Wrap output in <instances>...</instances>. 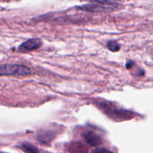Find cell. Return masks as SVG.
Returning a JSON list of instances; mask_svg holds the SVG:
<instances>
[{
    "label": "cell",
    "instance_id": "1",
    "mask_svg": "<svg viewBox=\"0 0 153 153\" xmlns=\"http://www.w3.org/2000/svg\"><path fill=\"white\" fill-rule=\"evenodd\" d=\"M31 73V69L24 65L4 64L0 67L1 76H26Z\"/></svg>",
    "mask_w": 153,
    "mask_h": 153
},
{
    "label": "cell",
    "instance_id": "2",
    "mask_svg": "<svg viewBox=\"0 0 153 153\" xmlns=\"http://www.w3.org/2000/svg\"><path fill=\"white\" fill-rule=\"evenodd\" d=\"M101 106V108L104 111L105 113L107 114L110 117L113 118V119H118L119 120H125L126 118H131V113L126 111L121 110V109H117L115 108H110L108 105H104L102 103L100 105Z\"/></svg>",
    "mask_w": 153,
    "mask_h": 153
},
{
    "label": "cell",
    "instance_id": "3",
    "mask_svg": "<svg viewBox=\"0 0 153 153\" xmlns=\"http://www.w3.org/2000/svg\"><path fill=\"white\" fill-rule=\"evenodd\" d=\"M42 41L38 38H31L22 43L18 48V51L21 53L35 50L41 46Z\"/></svg>",
    "mask_w": 153,
    "mask_h": 153
},
{
    "label": "cell",
    "instance_id": "4",
    "mask_svg": "<svg viewBox=\"0 0 153 153\" xmlns=\"http://www.w3.org/2000/svg\"><path fill=\"white\" fill-rule=\"evenodd\" d=\"M78 8L82 10H85V11L97 12V13L106 12L110 10H113V7H108V6H105L100 4H86L79 6V7H78Z\"/></svg>",
    "mask_w": 153,
    "mask_h": 153
},
{
    "label": "cell",
    "instance_id": "5",
    "mask_svg": "<svg viewBox=\"0 0 153 153\" xmlns=\"http://www.w3.org/2000/svg\"><path fill=\"white\" fill-rule=\"evenodd\" d=\"M83 137L84 140L92 146H97L102 143V140L101 137L93 131H88L85 133Z\"/></svg>",
    "mask_w": 153,
    "mask_h": 153
},
{
    "label": "cell",
    "instance_id": "6",
    "mask_svg": "<svg viewBox=\"0 0 153 153\" xmlns=\"http://www.w3.org/2000/svg\"><path fill=\"white\" fill-rule=\"evenodd\" d=\"M68 150L70 153H88L86 146L81 143H72L68 146Z\"/></svg>",
    "mask_w": 153,
    "mask_h": 153
},
{
    "label": "cell",
    "instance_id": "7",
    "mask_svg": "<svg viewBox=\"0 0 153 153\" xmlns=\"http://www.w3.org/2000/svg\"><path fill=\"white\" fill-rule=\"evenodd\" d=\"M53 133L49 131H41L40 134H38V138L39 140H40L41 142H48L50 141L52 138H53Z\"/></svg>",
    "mask_w": 153,
    "mask_h": 153
},
{
    "label": "cell",
    "instance_id": "8",
    "mask_svg": "<svg viewBox=\"0 0 153 153\" xmlns=\"http://www.w3.org/2000/svg\"><path fill=\"white\" fill-rule=\"evenodd\" d=\"M21 149L25 153H38V149L33 145L29 144V143H24L20 146Z\"/></svg>",
    "mask_w": 153,
    "mask_h": 153
},
{
    "label": "cell",
    "instance_id": "9",
    "mask_svg": "<svg viewBox=\"0 0 153 153\" xmlns=\"http://www.w3.org/2000/svg\"><path fill=\"white\" fill-rule=\"evenodd\" d=\"M107 47L111 52H116L120 49V45L115 40H109L107 43Z\"/></svg>",
    "mask_w": 153,
    "mask_h": 153
},
{
    "label": "cell",
    "instance_id": "10",
    "mask_svg": "<svg viewBox=\"0 0 153 153\" xmlns=\"http://www.w3.org/2000/svg\"><path fill=\"white\" fill-rule=\"evenodd\" d=\"M93 2H97L102 4H114L115 2V0H90Z\"/></svg>",
    "mask_w": 153,
    "mask_h": 153
},
{
    "label": "cell",
    "instance_id": "11",
    "mask_svg": "<svg viewBox=\"0 0 153 153\" xmlns=\"http://www.w3.org/2000/svg\"><path fill=\"white\" fill-rule=\"evenodd\" d=\"M93 153H113L111 151H110L109 149H105L104 147H100L97 148V149H94L93 151Z\"/></svg>",
    "mask_w": 153,
    "mask_h": 153
},
{
    "label": "cell",
    "instance_id": "12",
    "mask_svg": "<svg viewBox=\"0 0 153 153\" xmlns=\"http://www.w3.org/2000/svg\"><path fill=\"white\" fill-rule=\"evenodd\" d=\"M134 64H134V61H127V63L126 64V67L128 70H129V69H131V67H132L134 65Z\"/></svg>",
    "mask_w": 153,
    "mask_h": 153
}]
</instances>
